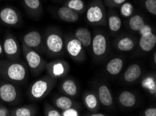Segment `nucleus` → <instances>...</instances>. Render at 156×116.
Instances as JSON below:
<instances>
[{
	"instance_id": "nucleus-1",
	"label": "nucleus",
	"mask_w": 156,
	"mask_h": 116,
	"mask_svg": "<svg viewBox=\"0 0 156 116\" xmlns=\"http://www.w3.org/2000/svg\"><path fill=\"white\" fill-rule=\"evenodd\" d=\"M0 76L8 81L20 84L26 81L28 70L23 63L17 61H4L0 62Z\"/></svg>"
},
{
	"instance_id": "nucleus-2",
	"label": "nucleus",
	"mask_w": 156,
	"mask_h": 116,
	"mask_svg": "<svg viewBox=\"0 0 156 116\" xmlns=\"http://www.w3.org/2000/svg\"><path fill=\"white\" fill-rule=\"evenodd\" d=\"M55 79L50 76L41 77L33 82L30 86L27 94L31 100L39 101L48 95L55 84Z\"/></svg>"
},
{
	"instance_id": "nucleus-3",
	"label": "nucleus",
	"mask_w": 156,
	"mask_h": 116,
	"mask_svg": "<svg viewBox=\"0 0 156 116\" xmlns=\"http://www.w3.org/2000/svg\"><path fill=\"white\" fill-rule=\"evenodd\" d=\"M105 8L101 0H93L86 11V19L92 25H100L105 22Z\"/></svg>"
},
{
	"instance_id": "nucleus-4",
	"label": "nucleus",
	"mask_w": 156,
	"mask_h": 116,
	"mask_svg": "<svg viewBox=\"0 0 156 116\" xmlns=\"http://www.w3.org/2000/svg\"><path fill=\"white\" fill-rule=\"evenodd\" d=\"M23 51L24 54L25 61L30 70L33 74H38L41 72L45 68V62L41 55L34 50L29 47L23 45Z\"/></svg>"
},
{
	"instance_id": "nucleus-5",
	"label": "nucleus",
	"mask_w": 156,
	"mask_h": 116,
	"mask_svg": "<svg viewBox=\"0 0 156 116\" xmlns=\"http://www.w3.org/2000/svg\"><path fill=\"white\" fill-rule=\"evenodd\" d=\"M19 98L20 92L12 82H0V100L4 103L13 104L17 102Z\"/></svg>"
},
{
	"instance_id": "nucleus-6",
	"label": "nucleus",
	"mask_w": 156,
	"mask_h": 116,
	"mask_svg": "<svg viewBox=\"0 0 156 116\" xmlns=\"http://www.w3.org/2000/svg\"><path fill=\"white\" fill-rule=\"evenodd\" d=\"M45 46L51 54L58 55L62 53L64 49V41L58 32L51 31L45 38Z\"/></svg>"
},
{
	"instance_id": "nucleus-7",
	"label": "nucleus",
	"mask_w": 156,
	"mask_h": 116,
	"mask_svg": "<svg viewBox=\"0 0 156 116\" xmlns=\"http://www.w3.org/2000/svg\"><path fill=\"white\" fill-rule=\"evenodd\" d=\"M4 54L9 61H17L20 57V48L16 38L11 34H7L2 42Z\"/></svg>"
},
{
	"instance_id": "nucleus-8",
	"label": "nucleus",
	"mask_w": 156,
	"mask_h": 116,
	"mask_svg": "<svg viewBox=\"0 0 156 116\" xmlns=\"http://www.w3.org/2000/svg\"><path fill=\"white\" fill-rule=\"evenodd\" d=\"M0 21L6 26L15 27L20 22V15L13 7H4L0 10Z\"/></svg>"
},
{
	"instance_id": "nucleus-9",
	"label": "nucleus",
	"mask_w": 156,
	"mask_h": 116,
	"mask_svg": "<svg viewBox=\"0 0 156 116\" xmlns=\"http://www.w3.org/2000/svg\"><path fill=\"white\" fill-rule=\"evenodd\" d=\"M48 75L53 79L61 78L67 74L69 70V64L62 60L51 61L46 65Z\"/></svg>"
},
{
	"instance_id": "nucleus-10",
	"label": "nucleus",
	"mask_w": 156,
	"mask_h": 116,
	"mask_svg": "<svg viewBox=\"0 0 156 116\" xmlns=\"http://www.w3.org/2000/svg\"><path fill=\"white\" fill-rule=\"evenodd\" d=\"M66 49L70 57L74 60L79 61L83 58L84 49L83 46L82 45L79 40L76 38L69 39L66 43Z\"/></svg>"
},
{
	"instance_id": "nucleus-11",
	"label": "nucleus",
	"mask_w": 156,
	"mask_h": 116,
	"mask_svg": "<svg viewBox=\"0 0 156 116\" xmlns=\"http://www.w3.org/2000/svg\"><path fill=\"white\" fill-rule=\"evenodd\" d=\"M92 49L94 55L100 58L105 55L107 49V41L105 35L97 34L92 39Z\"/></svg>"
},
{
	"instance_id": "nucleus-12",
	"label": "nucleus",
	"mask_w": 156,
	"mask_h": 116,
	"mask_svg": "<svg viewBox=\"0 0 156 116\" xmlns=\"http://www.w3.org/2000/svg\"><path fill=\"white\" fill-rule=\"evenodd\" d=\"M43 42L41 34L38 31H31L25 34L23 38V42L25 46L31 49H36L41 46Z\"/></svg>"
},
{
	"instance_id": "nucleus-13",
	"label": "nucleus",
	"mask_w": 156,
	"mask_h": 116,
	"mask_svg": "<svg viewBox=\"0 0 156 116\" xmlns=\"http://www.w3.org/2000/svg\"><path fill=\"white\" fill-rule=\"evenodd\" d=\"M56 15L61 20L66 22L74 23L79 20V13L65 6L58 8L56 11Z\"/></svg>"
},
{
	"instance_id": "nucleus-14",
	"label": "nucleus",
	"mask_w": 156,
	"mask_h": 116,
	"mask_svg": "<svg viewBox=\"0 0 156 116\" xmlns=\"http://www.w3.org/2000/svg\"><path fill=\"white\" fill-rule=\"evenodd\" d=\"M98 99L101 104L109 107L113 104V97L108 87L101 84L98 88Z\"/></svg>"
},
{
	"instance_id": "nucleus-15",
	"label": "nucleus",
	"mask_w": 156,
	"mask_h": 116,
	"mask_svg": "<svg viewBox=\"0 0 156 116\" xmlns=\"http://www.w3.org/2000/svg\"><path fill=\"white\" fill-rule=\"evenodd\" d=\"M75 38L81 42L83 47H88L92 42V35L89 29L85 27H80L76 30Z\"/></svg>"
},
{
	"instance_id": "nucleus-16",
	"label": "nucleus",
	"mask_w": 156,
	"mask_h": 116,
	"mask_svg": "<svg viewBox=\"0 0 156 116\" xmlns=\"http://www.w3.org/2000/svg\"><path fill=\"white\" fill-rule=\"evenodd\" d=\"M141 75V68L138 64L133 63L127 68L124 74L125 81L132 83L137 80Z\"/></svg>"
},
{
	"instance_id": "nucleus-17",
	"label": "nucleus",
	"mask_w": 156,
	"mask_h": 116,
	"mask_svg": "<svg viewBox=\"0 0 156 116\" xmlns=\"http://www.w3.org/2000/svg\"><path fill=\"white\" fill-rule=\"evenodd\" d=\"M156 45V35L151 34L141 36L139 39V47L144 51L148 52L153 49Z\"/></svg>"
},
{
	"instance_id": "nucleus-18",
	"label": "nucleus",
	"mask_w": 156,
	"mask_h": 116,
	"mask_svg": "<svg viewBox=\"0 0 156 116\" xmlns=\"http://www.w3.org/2000/svg\"><path fill=\"white\" fill-rule=\"evenodd\" d=\"M23 4L30 14L39 15L43 11V6L41 0H23Z\"/></svg>"
},
{
	"instance_id": "nucleus-19",
	"label": "nucleus",
	"mask_w": 156,
	"mask_h": 116,
	"mask_svg": "<svg viewBox=\"0 0 156 116\" xmlns=\"http://www.w3.org/2000/svg\"><path fill=\"white\" fill-rule=\"evenodd\" d=\"M119 101L120 104L125 108H131L136 103V98L135 94L130 91H125L120 94Z\"/></svg>"
},
{
	"instance_id": "nucleus-20",
	"label": "nucleus",
	"mask_w": 156,
	"mask_h": 116,
	"mask_svg": "<svg viewBox=\"0 0 156 116\" xmlns=\"http://www.w3.org/2000/svg\"><path fill=\"white\" fill-rule=\"evenodd\" d=\"M123 61L120 58H112L106 65V70L111 75H117L123 68Z\"/></svg>"
},
{
	"instance_id": "nucleus-21",
	"label": "nucleus",
	"mask_w": 156,
	"mask_h": 116,
	"mask_svg": "<svg viewBox=\"0 0 156 116\" xmlns=\"http://www.w3.org/2000/svg\"><path fill=\"white\" fill-rule=\"evenodd\" d=\"M61 90L65 94L69 97H74L78 93V86L73 79L64 80L61 84Z\"/></svg>"
},
{
	"instance_id": "nucleus-22",
	"label": "nucleus",
	"mask_w": 156,
	"mask_h": 116,
	"mask_svg": "<svg viewBox=\"0 0 156 116\" xmlns=\"http://www.w3.org/2000/svg\"><path fill=\"white\" fill-rule=\"evenodd\" d=\"M83 102L86 107L90 111H95L99 108V99L95 94L89 92L84 94Z\"/></svg>"
},
{
	"instance_id": "nucleus-23",
	"label": "nucleus",
	"mask_w": 156,
	"mask_h": 116,
	"mask_svg": "<svg viewBox=\"0 0 156 116\" xmlns=\"http://www.w3.org/2000/svg\"><path fill=\"white\" fill-rule=\"evenodd\" d=\"M37 109L34 106H23L18 107L10 112L13 116H33L36 115Z\"/></svg>"
},
{
	"instance_id": "nucleus-24",
	"label": "nucleus",
	"mask_w": 156,
	"mask_h": 116,
	"mask_svg": "<svg viewBox=\"0 0 156 116\" xmlns=\"http://www.w3.org/2000/svg\"><path fill=\"white\" fill-rule=\"evenodd\" d=\"M54 104L62 111L68 109L74 106V102L68 96H59L54 99Z\"/></svg>"
},
{
	"instance_id": "nucleus-25",
	"label": "nucleus",
	"mask_w": 156,
	"mask_h": 116,
	"mask_svg": "<svg viewBox=\"0 0 156 116\" xmlns=\"http://www.w3.org/2000/svg\"><path fill=\"white\" fill-rule=\"evenodd\" d=\"M64 6L68 7L78 13H83L86 8V3L83 0H67Z\"/></svg>"
},
{
	"instance_id": "nucleus-26",
	"label": "nucleus",
	"mask_w": 156,
	"mask_h": 116,
	"mask_svg": "<svg viewBox=\"0 0 156 116\" xmlns=\"http://www.w3.org/2000/svg\"><path fill=\"white\" fill-rule=\"evenodd\" d=\"M134 42L131 38L123 37L117 42V48L121 51H129L133 49Z\"/></svg>"
},
{
	"instance_id": "nucleus-27",
	"label": "nucleus",
	"mask_w": 156,
	"mask_h": 116,
	"mask_svg": "<svg viewBox=\"0 0 156 116\" xmlns=\"http://www.w3.org/2000/svg\"><path fill=\"white\" fill-rule=\"evenodd\" d=\"M144 25H145V22L142 16L140 15L132 16L129 20V27L134 31H139Z\"/></svg>"
},
{
	"instance_id": "nucleus-28",
	"label": "nucleus",
	"mask_w": 156,
	"mask_h": 116,
	"mask_svg": "<svg viewBox=\"0 0 156 116\" xmlns=\"http://www.w3.org/2000/svg\"><path fill=\"white\" fill-rule=\"evenodd\" d=\"M108 25L109 29L113 32H117L120 29L122 21L115 14H111L108 18Z\"/></svg>"
},
{
	"instance_id": "nucleus-29",
	"label": "nucleus",
	"mask_w": 156,
	"mask_h": 116,
	"mask_svg": "<svg viewBox=\"0 0 156 116\" xmlns=\"http://www.w3.org/2000/svg\"><path fill=\"white\" fill-rule=\"evenodd\" d=\"M142 86L147 90L151 94H155L156 92V83L155 80L153 77H145L142 81Z\"/></svg>"
},
{
	"instance_id": "nucleus-30",
	"label": "nucleus",
	"mask_w": 156,
	"mask_h": 116,
	"mask_svg": "<svg viewBox=\"0 0 156 116\" xmlns=\"http://www.w3.org/2000/svg\"><path fill=\"white\" fill-rule=\"evenodd\" d=\"M134 11V6L130 2H125L120 5V12L122 17L129 18L132 16Z\"/></svg>"
},
{
	"instance_id": "nucleus-31",
	"label": "nucleus",
	"mask_w": 156,
	"mask_h": 116,
	"mask_svg": "<svg viewBox=\"0 0 156 116\" xmlns=\"http://www.w3.org/2000/svg\"><path fill=\"white\" fill-rule=\"evenodd\" d=\"M144 6L148 13L153 15H156V0H146Z\"/></svg>"
},
{
	"instance_id": "nucleus-32",
	"label": "nucleus",
	"mask_w": 156,
	"mask_h": 116,
	"mask_svg": "<svg viewBox=\"0 0 156 116\" xmlns=\"http://www.w3.org/2000/svg\"><path fill=\"white\" fill-rule=\"evenodd\" d=\"M44 114L46 116H60L61 113L55 108L46 104L44 107Z\"/></svg>"
},
{
	"instance_id": "nucleus-33",
	"label": "nucleus",
	"mask_w": 156,
	"mask_h": 116,
	"mask_svg": "<svg viewBox=\"0 0 156 116\" xmlns=\"http://www.w3.org/2000/svg\"><path fill=\"white\" fill-rule=\"evenodd\" d=\"M61 115L62 116H79L80 115L79 111L75 108H69L68 109L62 111L61 113Z\"/></svg>"
},
{
	"instance_id": "nucleus-34",
	"label": "nucleus",
	"mask_w": 156,
	"mask_h": 116,
	"mask_svg": "<svg viewBox=\"0 0 156 116\" xmlns=\"http://www.w3.org/2000/svg\"><path fill=\"white\" fill-rule=\"evenodd\" d=\"M127 0H105V3L107 6L111 7H117L121 5Z\"/></svg>"
},
{
	"instance_id": "nucleus-35",
	"label": "nucleus",
	"mask_w": 156,
	"mask_h": 116,
	"mask_svg": "<svg viewBox=\"0 0 156 116\" xmlns=\"http://www.w3.org/2000/svg\"><path fill=\"white\" fill-rule=\"evenodd\" d=\"M139 32L141 36H143V35H146L153 33V29L150 25L145 24V25L141 27V29L139 31Z\"/></svg>"
},
{
	"instance_id": "nucleus-36",
	"label": "nucleus",
	"mask_w": 156,
	"mask_h": 116,
	"mask_svg": "<svg viewBox=\"0 0 156 116\" xmlns=\"http://www.w3.org/2000/svg\"><path fill=\"white\" fill-rule=\"evenodd\" d=\"M144 115L145 116H156V108H148L144 111Z\"/></svg>"
},
{
	"instance_id": "nucleus-37",
	"label": "nucleus",
	"mask_w": 156,
	"mask_h": 116,
	"mask_svg": "<svg viewBox=\"0 0 156 116\" xmlns=\"http://www.w3.org/2000/svg\"><path fill=\"white\" fill-rule=\"evenodd\" d=\"M10 115V111L6 106L0 105V116Z\"/></svg>"
},
{
	"instance_id": "nucleus-38",
	"label": "nucleus",
	"mask_w": 156,
	"mask_h": 116,
	"mask_svg": "<svg viewBox=\"0 0 156 116\" xmlns=\"http://www.w3.org/2000/svg\"><path fill=\"white\" fill-rule=\"evenodd\" d=\"M4 54V49H3V45L2 42H0V56Z\"/></svg>"
},
{
	"instance_id": "nucleus-39",
	"label": "nucleus",
	"mask_w": 156,
	"mask_h": 116,
	"mask_svg": "<svg viewBox=\"0 0 156 116\" xmlns=\"http://www.w3.org/2000/svg\"><path fill=\"white\" fill-rule=\"evenodd\" d=\"M91 116H105V115L104 113H93L90 114Z\"/></svg>"
},
{
	"instance_id": "nucleus-40",
	"label": "nucleus",
	"mask_w": 156,
	"mask_h": 116,
	"mask_svg": "<svg viewBox=\"0 0 156 116\" xmlns=\"http://www.w3.org/2000/svg\"><path fill=\"white\" fill-rule=\"evenodd\" d=\"M155 61H156V54H154V62L155 63Z\"/></svg>"
}]
</instances>
